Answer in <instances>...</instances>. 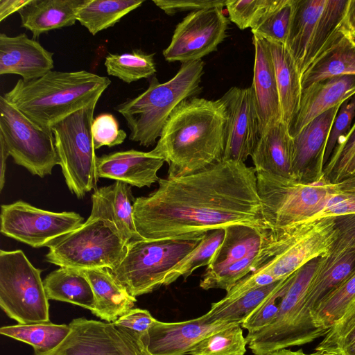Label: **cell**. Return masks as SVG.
<instances>
[{"label": "cell", "instance_id": "6da1fadb", "mask_svg": "<svg viewBox=\"0 0 355 355\" xmlns=\"http://www.w3.org/2000/svg\"><path fill=\"white\" fill-rule=\"evenodd\" d=\"M158 185L134 200V222L143 239L198 240L237 225L268 230L257 171L245 162L223 159L193 174L159 178Z\"/></svg>", "mask_w": 355, "mask_h": 355}, {"label": "cell", "instance_id": "7a4b0ae2", "mask_svg": "<svg viewBox=\"0 0 355 355\" xmlns=\"http://www.w3.org/2000/svg\"><path fill=\"white\" fill-rule=\"evenodd\" d=\"M225 122L220 98H187L171 114L150 152L167 162L169 178L196 173L223 160Z\"/></svg>", "mask_w": 355, "mask_h": 355}, {"label": "cell", "instance_id": "3957f363", "mask_svg": "<svg viewBox=\"0 0 355 355\" xmlns=\"http://www.w3.org/2000/svg\"><path fill=\"white\" fill-rule=\"evenodd\" d=\"M111 84L105 76L85 71H51L31 80L19 79L3 97L38 127L51 126L98 101Z\"/></svg>", "mask_w": 355, "mask_h": 355}, {"label": "cell", "instance_id": "277c9868", "mask_svg": "<svg viewBox=\"0 0 355 355\" xmlns=\"http://www.w3.org/2000/svg\"><path fill=\"white\" fill-rule=\"evenodd\" d=\"M204 66L202 60L182 63L171 80L160 83L153 76L143 93L116 105L130 130L129 139L145 147L155 144L175 108L201 92Z\"/></svg>", "mask_w": 355, "mask_h": 355}, {"label": "cell", "instance_id": "5b68a950", "mask_svg": "<svg viewBox=\"0 0 355 355\" xmlns=\"http://www.w3.org/2000/svg\"><path fill=\"white\" fill-rule=\"evenodd\" d=\"M319 258L295 272L272 322L259 331L248 333L245 338L253 355H267L277 350L305 345L327 333L329 330L316 325L304 304L308 286Z\"/></svg>", "mask_w": 355, "mask_h": 355}, {"label": "cell", "instance_id": "8992f818", "mask_svg": "<svg viewBox=\"0 0 355 355\" xmlns=\"http://www.w3.org/2000/svg\"><path fill=\"white\" fill-rule=\"evenodd\" d=\"M336 239L335 217L319 218L269 230L265 246L267 259L252 272L278 282L311 260L327 255Z\"/></svg>", "mask_w": 355, "mask_h": 355}, {"label": "cell", "instance_id": "52a82bcc", "mask_svg": "<svg viewBox=\"0 0 355 355\" xmlns=\"http://www.w3.org/2000/svg\"><path fill=\"white\" fill-rule=\"evenodd\" d=\"M261 213L270 231L313 219L326 206L332 183L323 178L304 184L266 172H257Z\"/></svg>", "mask_w": 355, "mask_h": 355}, {"label": "cell", "instance_id": "ba28073f", "mask_svg": "<svg viewBox=\"0 0 355 355\" xmlns=\"http://www.w3.org/2000/svg\"><path fill=\"white\" fill-rule=\"evenodd\" d=\"M126 245L111 222L89 217L80 227L49 244L45 259L60 267L112 270L123 257Z\"/></svg>", "mask_w": 355, "mask_h": 355}, {"label": "cell", "instance_id": "9c48e42d", "mask_svg": "<svg viewBox=\"0 0 355 355\" xmlns=\"http://www.w3.org/2000/svg\"><path fill=\"white\" fill-rule=\"evenodd\" d=\"M202 239L134 240L129 242L119 265L111 270L114 278L137 297L165 286L168 272Z\"/></svg>", "mask_w": 355, "mask_h": 355}, {"label": "cell", "instance_id": "30bf717a", "mask_svg": "<svg viewBox=\"0 0 355 355\" xmlns=\"http://www.w3.org/2000/svg\"><path fill=\"white\" fill-rule=\"evenodd\" d=\"M98 101L76 111L51 126L60 166L71 193L78 198L95 189L98 179L92 136Z\"/></svg>", "mask_w": 355, "mask_h": 355}, {"label": "cell", "instance_id": "8fae6325", "mask_svg": "<svg viewBox=\"0 0 355 355\" xmlns=\"http://www.w3.org/2000/svg\"><path fill=\"white\" fill-rule=\"evenodd\" d=\"M42 271L21 250L0 251V306L19 324L50 321Z\"/></svg>", "mask_w": 355, "mask_h": 355}, {"label": "cell", "instance_id": "7c38bea8", "mask_svg": "<svg viewBox=\"0 0 355 355\" xmlns=\"http://www.w3.org/2000/svg\"><path fill=\"white\" fill-rule=\"evenodd\" d=\"M349 0H295L285 46L301 75L344 20Z\"/></svg>", "mask_w": 355, "mask_h": 355}, {"label": "cell", "instance_id": "4fadbf2b", "mask_svg": "<svg viewBox=\"0 0 355 355\" xmlns=\"http://www.w3.org/2000/svg\"><path fill=\"white\" fill-rule=\"evenodd\" d=\"M0 139L17 165L44 178L60 164L52 131L44 130L0 96Z\"/></svg>", "mask_w": 355, "mask_h": 355}, {"label": "cell", "instance_id": "5bb4252c", "mask_svg": "<svg viewBox=\"0 0 355 355\" xmlns=\"http://www.w3.org/2000/svg\"><path fill=\"white\" fill-rule=\"evenodd\" d=\"M224 230L223 241L202 275L200 287L204 290L220 288L227 293L253 272L259 263L268 231L241 225Z\"/></svg>", "mask_w": 355, "mask_h": 355}, {"label": "cell", "instance_id": "9a60e30c", "mask_svg": "<svg viewBox=\"0 0 355 355\" xmlns=\"http://www.w3.org/2000/svg\"><path fill=\"white\" fill-rule=\"evenodd\" d=\"M1 233L38 248L80 227L84 218L74 211L54 212L17 200L1 206Z\"/></svg>", "mask_w": 355, "mask_h": 355}, {"label": "cell", "instance_id": "2e32d148", "mask_svg": "<svg viewBox=\"0 0 355 355\" xmlns=\"http://www.w3.org/2000/svg\"><path fill=\"white\" fill-rule=\"evenodd\" d=\"M227 26L228 20L221 9L190 12L176 26L163 55L168 62L182 64L201 60L225 39Z\"/></svg>", "mask_w": 355, "mask_h": 355}, {"label": "cell", "instance_id": "e0dca14e", "mask_svg": "<svg viewBox=\"0 0 355 355\" xmlns=\"http://www.w3.org/2000/svg\"><path fill=\"white\" fill-rule=\"evenodd\" d=\"M220 99L226 113L223 159L245 162L261 136L252 88L231 87Z\"/></svg>", "mask_w": 355, "mask_h": 355}, {"label": "cell", "instance_id": "ac0fdd59", "mask_svg": "<svg viewBox=\"0 0 355 355\" xmlns=\"http://www.w3.org/2000/svg\"><path fill=\"white\" fill-rule=\"evenodd\" d=\"M234 324H236L223 321L211 322L204 314L181 322L156 320L146 333L139 337L135 336L145 355H187L205 337Z\"/></svg>", "mask_w": 355, "mask_h": 355}, {"label": "cell", "instance_id": "d6986e66", "mask_svg": "<svg viewBox=\"0 0 355 355\" xmlns=\"http://www.w3.org/2000/svg\"><path fill=\"white\" fill-rule=\"evenodd\" d=\"M340 105L321 114L293 137V180L304 184L320 182L324 178V158L329 135Z\"/></svg>", "mask_w": 355, "mask_h": 355}, {"label": "cell", "instance_id": "ffe728a7", "mask_svg": "<svg viewBox=\"0 0 355 355\" xmlns=\"http://www.w3.org/2000/svg\"><path fill=\"white\" fill-rule=\"evenodd\" d=\"M53 53L26 33L0 34V74H16L24 80L44 76L54 67Z\"/></svg>", "mask_w": 355, "mask_h": 355}, {"label": "cell", "instance_id": "44dd1931", "mask_svg": "<svg viewBox=\"0 0 355 355\" xmlns=\"http://www.w3.org/2000/svg\"><path fill=\"white\" fill-rule=\"evenodd\" d=\"M165 160L150 151L135 149L103 155L97 159L98 177L142 188L158 182V171Z\"/></svg>", "mask_w": 355, "mask_h": 355}, {"label": "cell", "instance_id": "7402d4cb", "mask_svg": "<svg viewBox=\"0 0 355 355\" xmlns=\"http://www.w3.org/2000/svg\"><path fill=\"white\" fill-rule=\"evenodd\" d=\"M342 75L355 76V36L344 20L302 73V91L313 83Z\"/></svg>", "mask_w": 355, "mask_h": 355}, {"label": "cell", "instance_id": "603a6c76", "mask_svg": "<svg viewBox=\"0 0 355 355\" xmlns=\"http://www.w3.org/2000/svg\"><path fill=\"white\" fill-rule=\"evenodd\" d=\"M254 46V76L251 87L259 119L261 135L282 121L276 76L268 42L253 34Z\"/></svg>", "mask_w": 355, "mask_h": 355}, {"label": "cell", "instance_id": "cb8c5ba5", "mask_svg": "<svg viewBox=\"0 0 355 355\" xmlns=\"http://www.w3.org/2000/svg\"><path fill=\"white\" fill-rule=\"evenodd\" d=\"M355 95V76L342 75L313 83L302 91L298 112L288 127L292 137L324 112Z\"/></svg>", "mask_w": 355, "mask_h": 355}, {"label": "cell", "instance_id": "d4e9b609", "mask_svg": "<svg viewBox=\"0 0 355 355\" xmlns=\"http://www.w3.org/2000/svg\"><path fill=\"white\" fill-rule=\"evenodd\" d=\"M89 217L111 222L128 244L131 241L143 239L137 232L133 218L135 198L132 186L115 181L113 184L94 190L92 195Z\"/></svg>", "mask_w": 355, "mask_h": 355}, {"label": "cell", "instance_id": "484cf974", "mask_svg": "<svg viewBox=\"0 0 355 355\" xmlns=\"http://www.w3.org/2000/svg\"><path fill=\"white\" fill-rule=\"evenodd\" d=\"M293 139L282 121L260 136L251 156L257 172H266L293 180Z\"/></svg>", "mask_w": 355, "mask_h": 355}, {"label": "cell", "instance_id": "4316f807", "mask_svg": "<svg viewBox=\"0 0 355 355\" xmlns=\"http://www.w3.org/2000/svg\"><path fill=\"white\" fill-rule=\"evenodd\" d=\"M69 325V334L56 348L33 355H121L106 322L78 318Z\"/></svg>", "mask_w": 355, "mask_h": 355}, {"label": "cell", "instance_id": "83f0119b", "mask_svg": "<svg viewBox=\"0 0 355 355\" xmlns=\"http://www.w3.org/2000/svg\"><path fill=\"white\" fill-rule=\"evenodd\" d=\"M86 0H30L19 12L21 26L34 37L73 25Z\"/></svg>", "mask_w": 355, "mask_h": 355}, {"label": "cell", "instance_id": "f1b7e54d", "mask_svg": "<svg viewBox=\"0 0 355 355\" xmlns=\"http://www.w3.org/2000/svg\"><path fill=\"white\" fill-rule=\"evenodd\" d=\"M87 276L95 297L93 314L113 322L133 308L136 297L116 281L109 268L83 270Z\"/></svg>", "mask_w": 355, "mask_h": 355}, {"label": "cell", "instance_id": "f546056e", "mask_svg": "<svg viewBox=\"0 0 355 355\" xmlns=\"http://www.w3.org/2000/svg\"><path fill=\"white\" fill-rule=\"evenodd\" d=\"M355 267V248L331 250L319 258L309 282L304 304L311 312Z\"/></svg>", "mask_w": 355, "mask_h": 355}, {"label": "cell", "instance_id": "4dcf8cb0", "mask_svg": "<svg viewBox=\"0 0 355 355\" xmlns=\"http://www.w3.org/2000/svg\"><path fill=\"white\" fill-rule=\"evenodd\" d=\"M275 67L282 121L288 127L296 116L302 96V75L284 44L268 41Z\"/></svg>", "mask_w": 355, "mask_h": 355}, {"label": "cell", "instance_id": "1f68e13d", "mask_svg": "<svg viewBox=\"0 0 355 355\" xmlns=\"http://www.w3.org/2000/svg\"><path fill=\"white\" fill-rule=\"evenodd\" d=\"M49 300L64 302L92 311L95 297L91 284L83 270L60 267L43 281Z\"/></svg>", "mask_w": 355, "mask_h": 355}, {"label": "cell", "instance_id": "d6a6232c", "mask_svg": "<svg viewBox=\"0 0 355 355\" xmlns=\"http://www.w3.org/2000/svg\"><path fill=\"white\" fill-rule=\"evenodd\" d=\"M144 3L142 0H86L77 21L92 35L112 27Z\"/></svg>", "mask_w": 355, "mask_h": 355}, {"label": "cell", "instance_id": "836d02e7", "mask_svg": "<svg viewBox=\"0 0 355 355\" xmlns=\"http://www.w3.org/2000/svg\"><path fill=\"white\" fill-rule=\"evenodd\" d=\"M70 331L69 324L51 322L17 324L2 327L1 334L25 343L33 347L34 354H44L53 351Z\"/></svg>", "mask_w": 355, "mask_h": 355}, {"label": "cell", "instance_id": "e575fe53", "mask_svg": "<svg viewBox=\"0 0 355 355\" xmlns=\"http://www.w3.org/2000/svg\"><path fill=\"white\" fill-rule=\"evenodd\" d=\"M286 278L252 290L229 303L214 302L205 315L211 322L223 321L241 324L282 286Z\"/></svg>", "mask_w": 355, "mask_h": 355}, {"label": "cell", "instance_id": "d590c367", "mask_svg": "<svg viewBox=\"0 0 355 355\" xmlns=\"http://www.w3.org/2000/svg\"><path fill=\"white\" fill-rule=\"evenodd\" d=\"M107 73L130 84L155 74L156 66L154 54L141 49L130 53H109L104 62Z\"/></svg>", "mask_w": 355, "mask_h": 355}, {"label": "cell", "instance_id": "8d00e7d4", "mask_svg": "<svg viewBox=\"0 0 355 355\" xmlns=\"http://www.w3.org/2000/svg\"><path fill=\"white\" fill-rule=\"evenodd\" d=\"M355 297V267L312 312L316 325L329 330L343 315Z\"/></svg>", "mask_w": 355, "mask_h": 355}, {"label": "cell", "instance_id": "74e56055", "mask_svg": "<svg viewBox=\"0 0 355 355\" xmlns=\"http://www.w3.org/2000/svg\"><path fill=\"white\" fill-rule=\"evenodd\" d=\"M315 350L338 355H355V297Z\"/></svg>", "mask_w": 355, "mask_h": 355}, {"label": "cell", "instance_id": "f35d334b", "mask_svg": "<svg viewBox=\"0 0 355 355\" xmlns=\"http://www.w3.org/2000/svg\"><path fill=\"white\" fill-rule=\"evenodd\" d=\"M248 341L236 324L218 331L196 344L189 355H245Z\"/></svg>", "mask_w": 355, "mask_h": 355}, {"label": "cell", "instance_id": "ab89813d", "mask_svg": "<svg viewBox=\"0 0 355 355\" xmlns=\"http://www.w3.org/2000/svg\"><path fill=\"white\" fill-rule=\"evenodd\" d=\"M224 235V229L207 232L198 245L168 272L165 286L172 284L180 277L186 279L197 268L207 266L222 243Z\"/></svg>", "mask_w": 355, "mask_h": 355}, {"label": "cell", "instance_id": "60d3db41", "mask_svg": "<svg viewBox=\"0 0 355 355\" xmlns=\"http://www.w3.org/2000/svg\"><path fill=\"white\" fill-rule=\"evenodd\" d=\"M295 0H279V3L267 13L252 28L267 41L286 44L293 13Z\"/></svg>", "mask_w": 355, "mask_h": 355}, {"label": "cell", "instance_id": "b9f144b4", "mask_svg": "<svg viewBox=\"0 0 355 355\" xmlns=\"http://www.w3.org/2000/svg\"><path fill=\"white\" fill-rule=\"evenodd\" d=\"M279 2V0H227L225 6L230 19L244 30L252 29Z\"/></svg>", "mask_w": 355, "mask_h": 355}, {"label": "cell", "instance_id": "7bdbcfd3", "mask_svg": "<svg viewBox=\"0 0 355 355\" xmlns=\"http://www.w3.org/2000/svg\"><path fill=\"white\" fill-rule=\"evenodd\" d=\"M349 214H355V172L332 183V192L325 207L313 219Z\"/></svg>", "mask_w": 355, "mask_h": 355}, {"label": "cell", "instance_id": "ee69618b", "mask_svg": "<svg viewBox=\"0 0 355 355\" xmlns=\"http://www.w3.org/2000/svg\"><path fill=\"white\" fill-rule=\"evenodd\" d=\"M295 273L285 279L282 286L263 303V304L241 324L249 334L259 331L270 324L277 316L283 297L291 284Z\"/></svg>", "mask_w": 355, "mask_h": 355}, {"label": "cell", "instance_id": "f6af8a7d", "mask_svg": "<svg viewBox=\"0 0 355 355\" xmlns=\"http://www.w3.org/2000/svg\"><path fill=\"white\" fill-rule=\"evenodd\" d=\"M91 130L95 150L120 145L127 137L126 132L119 128L115 116L110 113H102L94 118Z\"/></svg>", "mask_w": 355, "mask_h": 355}, {"label": "cell", "instance_id": "bcb514c9", "mask_svg": "<svg viewBox=\"0 0 355 355\" xmlns=\"http://www.w3.org/2000/svg\"><path fill=\"white\" fill-rule=\"evenodd\" d=\"M355 119V95L343 102L334 120L324 158V166L331 157L338 141L349 131Z\"/></svg>", "mask_w": 355, "mask_h": 355}, {"label": "cell", "instance_id": "7dc6e473", "mask_svg": "<svg viewBox=\"0 0 355 355\" xmlns=\"http://www.w3.org/2000/svg\"><path fill=\"white\" fill-rule=\"evenodd\" d=\"M355 153V120L347 134L340 139L324 168V178L328 182L346 164Z\"/></svg>", "mask_w": 355, "mask_h": 355}, {"label": "cell", "instance_id": "c3c4849f", "mask_svg": "<svg viewBox=\"0 0 355 355\" xmlns=\"http://www.w3.org/2000/svg\"><path fill=\"white\" fill-rule=\"evenodd\" d=\"M155 320L148 310L132 308L112 324L139 337L148 331Z\"/></svg>", "mask_w": 355, "mask_h": 355}, {"label": "cell", "instance_id": "681fc988", "mask_svg": "<svg viewBox=\"0 0 355 355\" xmlns=\"http://www.w3.org/2000/svg\"><path fill=\"white\" fill-rule=\"evenodd\" d=\"M227 0H154L166 14L173 15L184 11L195 12L211 8L223 9Z\"/></svg>", "mask_w": 355, "mask_h": 355}, {"label": "cell", "instance_id": "f907efd6", "mask_svg": "<svg viewBox=\"0 0 355 355\" xmlns=\"http://www.w3.org/2000/svg\"><path fill=\"white\" fill-rule=\"evenodd\" d=\"M336 239L331 250L355 248V214L335 217Z\"/></svg>", "mask_w": 355, "mask_h": 355}, {"label": "cell", "instance_id": "816d5d0a", "mask_svg": "<svg viewBox=\"0 0 355 355\" xmlns=\"http://www.w3.org/2000/svg\"><path fill=\"white\" fill-rule=\"evenodd\" d=\"M107 329L113 337L121 355H145L137 336L128 331L106 322Z\"/></svg>", "mask_w": 355, "mask_h": 355}, {"label": "cell", "instance_id": "f5cc1de1", "mask_svg": "<svg viewBox=\"0 0 355 355\" xmlns=\"http://www.w3.org/2000/svg\"><path fill=\"white\" fill-rule=\"evenodd\" d=\"M30 0H0V21L19 12Z\"/></svg>", "mask_w": 355, "mask_h": 355}, {"label": "cell", "instance_id": "db71d44e", "mask_svg": "<svg viewBox=\"0 0 355 355\" xmlns=\"http://www.w3.org/2000/svg\"><path fill=\"white\" fill-rule=\"evenodd\" d=\"M355 172V153L350 157L343 168L330 180L329 182H340L345 178Z\"/></svg>", "mask_w": 355, "mask_h": 355}, {"label": "cell", "instance_id": "11a10c76", "mask_svg": "<svg viewBox=\"0 0 355 355\" xmlns=\"http://www.w3.org/2000/svg\"><path fill=\"white\" fill-rule=\"evenodd\" d=\"M10 156L3 141L0 139V191H1L5 184L6 160Z\"/></svg>", "mask_w": 355, "mask_h": 355}, {"label": "cell", "instance_id": "9f6ffc18", "mask_svg": "<svg viewBox=\"0 0 355 355\" xmlns=\"http://www.w3.org/2000/svg\"><path fill=\"white\" fill-rule=\"evenodd\" d=\"M344 21L349 30L355 36V0H349Z\"/></svg>", "mask_w": 355, "mask_h": 355}, {"label": "cell", "instance_id": "6f0895ef", "mask_svg": "<svg viewBox=\"0 0 355 355\" xmlns=\"http://www.w3.org/2000/svg\"><path fill=\"white\" fill-rule=\"evenodd\" d=\"M267 355H319V352H315L312 354H306L301 349L296 351H293L287 349H282L272 352Z\"/></svg>", "mask_w": 355, "mask_h": 355}, {"label": "cell", "instance_id": "680465c9", "mask_svg": "<svg viewBox=\"0 0 355 355\" xmlns=\"http://www.w3.org/2000/svg\"><path fill=\"white\" fill-rule=\"evenodd\" d=\"M319 355H338V354H334V353H327V352H319Z\"/></svg>", "mask_w": 355, "mask_h": 355}]
</instances>
